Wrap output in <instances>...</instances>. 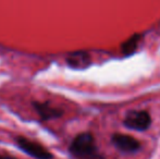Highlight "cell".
I'll return each mask as SVG.
<instances>
[{
  "instance_id": "cell-1",
  "label": "cell",
  "mask_w": 160,
  "mask_h": 159,
  "mask_svg": "<svg viewBox=\"0 0 160 159\" xmlns=\"http://www.w3.org/2000/svg\"><path fill=\"white\" fill-rule=\"evenodd\" d=\"M70 152L74 157L78 159H95L96 145L91 133L78 134L70 146Z\"/></svg>"
},
{
  "instance_id": "cell-4",
  "label": "cell",
  "mask_w": 160,
  "mask_h": 159,
  "mask_svg": "<svg viewBox=\"0 0 160 159\" xmlns=\"http://www.w3.org/2000/svg\"><path fill=\"white\" fill-rule=\"evenodd\" d=\"M112 143L117 148H119L122 152H125V153L136 152L141 147L138 141L130 135H125V134H114L112 136Z\"/></svg>"
},
{
  "instance_id": "cell-8",
  "label": "cell",
  "mask_w": 160,
  "mask_h": 159,
  "mask_svg": "<svg viewBox=\"0 0 160 159\" xmlns=\"http://www.w3.org/2000/svg\"><path fill=\"white\" fill-rule=\"evenodd\" d=\"M0 159H14V158H13V157H9V156L0 155Z\"/></svg>"
},
{
  "instance_id": "cell-2",
  "label": "cell",
  "mask_w": 160,
  "mask_h": 159,
  "mask_svg": "<svg viewBox=\"0 0 160 159\" xmlns=\"http://www.w3.org/2000/svg\"><path fill=\"white\" fill-rule=\"evenodd\" d=\"M15 143L24 153L32 156L35 159H52V155L44 146L30 138L18 136L15 138Z\"/></svg>"
},
{
  "instance_id": "cell-6",
  "label": "cell",
  "mask_w": 160,
  "mask_h": 159,
  "mask_svg": "<svg viewBox=\"0 0 160 159\" xmlns=\"http://www.w3.org/2000/svg\"><path fill=\"white\" fill-rule=\"evenodd\" d=\"M68 63L74 69H84L89 64V57L85 52H76L68 58Z\"/></svg>"
},
{
  "instance_id": "cell-3",
  "label": "cell",
  "mask_w": 160,
  "mask_h": 159,
  "mask_svg": "<svg viewBox=\"0 0 160 159\" xmlns=\"http://www.w3.org/2000/svg\"><path fill=\"white\" fill-rule=\"evenodd\" d=\"M152 119L146 111H130L124 120L125 127L136 131H145L149 127Z\"/></svg>"
},
{
  "instance_id": "cell-7",
  "label": "cell",
  "mask_w": 160,
  "mask_h": 159,
  "mask_svg": "<svg viewBox=\"0 0 160 159\" xmlns=\"http://www.w3.org/2000/svg\"><path fill=\"white\" fill-rule=\"evenodd\" d=\"M139 42V35H134L133 37H131L128 42H125L122 46V51L125 56L132 55L137 48V45Z\"/></svg>"
},
{
  "instance_id": "cell-5",
  "label": "cell",
  "mask_w": 160,
  "mask_h": 159,
  "mask_svg": "<svg viewBox=\"0 0 160 159\" xmlns=\"http://www.w3.org/2000/svg\"><path fill=\"white\" fill-rule=\"evenodd\" d=\"M35 110L39 113V116L45 120L56 119L62 116V111L60 109H57L55 107H51L47 102H33Z\"/></svg>"
}]
</instances>
